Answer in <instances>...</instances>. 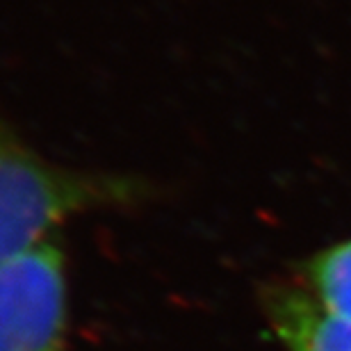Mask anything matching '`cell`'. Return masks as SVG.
Listing matches in <instances>:
<instances>
[{"label": "cell", "mask_w": 351, "mask_h": 351, "mask_svg": "<svg viewBox=\"0 0 351 351\" xmlns=\"http://www.w3.org/2000/svg\"><path fill=\"white\" fill-rule=\"evenodd\" d=\"M137 176L53 162L0 121V267L58 235L64 221L149 199Z\"/></svg>", "instance_id": "6da1fadb"}, {"label": "cell", "mask_w": 351, "mask_h": 351, "mask_svg": "<svg viewBox=\"0 0 351 351\" xmlns=\"http://www.w3.org/2000/svg\"><path fill=\"white\" fill-rule=\"evenodd\" d=\"M66 256L58 235L0 267V351H69Z\"/></svg>", "instance_id": "7a4b0ae2"}, {"label": "cell", "mask_w": 351, "mask_h": 351, "mask_svg": "<svg viewBox=\"0 0 351 351\" xmlns=\"http://www.w3.org/2000/svg\"><path fill=\"white\" fill-rule=\"evenodd\" d=\"M269 317L287 351H351V322L335 317L299 290H274Z\"/></svg>", "instance_id": "3957f363"}, {"label": "cell", "mask_w": 351, "mask_h": 351, "mask_svg": "<svg viewBox=\"0 0 351 351\" xmlns=\"http://www.w3.org/2000/svg\"><path fill=\"white\" fill-rule=\"evenodd\" d=\"M308 280L324 311L351 322V242L315 258L308 267Z\"/></svg>", "instance_id": "277c9868"}]
</instances>
